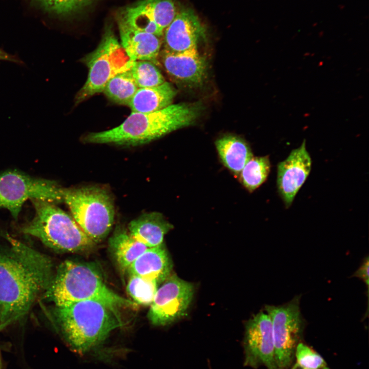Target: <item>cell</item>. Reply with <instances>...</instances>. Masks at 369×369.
I'll return each mask as SVG.
<instances>
[{"instance_id": "cell-1", "label": "cell", "mask_w": 369, "mask_h": 369, "mask_svg": "<svg viewBox=\"0 0 369 369\" xmlns=\"http://www.w3.org/2000/svg\"><path fill=\"white\" fill-rule=\"evenodd\" d=\"M0 250V329L24 317L49 288L54 271L45 254L8 234Z\"/></svg>"}, {"instance_id": "cell-2", "label": "cell", "mask_w": 369, "mask_h": 369, "mask_svg": "<svg viewBox=\"0 0 369 369\" xmlns=\"http://www.w3.org/2000/svg\"><path fill=\"white\" fill-rule=\"evenodd\" d=\"M52 312L54 329L71 350L81 354L97 349L124 325L118 309L96 300L54 306Z\"/></svg>"}, {"instance_id": "cell-3", "label": "cell", "mask_w": 369, "mask_h": 369, "mask_svg": "<svg viewBox=\"0 0 369 369\" xmlns=\"http://www.w3.org/2000/svg\"><path fill=\"white\" fill-rule=\"evenodd\" d=\"M197 104H171L157 111L133 112L120 125L111 129L91 132L87 143L136 146L149 143L175 130L193 124L200 114Z\"/></svg>"}, {"instance_id": "cell-4", "label": "cell", "mask_w": 369, "mask_h": 369, "mask_svg": "<svg viewBox=\"0 0 369 369\" xmlns=\"http://www.w3.org/2000/svg\"><path fill=\"white\" fill-rule=\"evenodd\" d=\"M43 298L61 306L93 300L114 308H135L136 303L116 294L104 281L97 268L90 263L66 260L58 266Z\"/></svg>"}, {"instance_id": "cell-5", "label": "cell", "mask_w": 369, "mask_h": 369, "mask_svg": "<svg viewBox=\"0 0 369 369\" xmlns=\"http://www.w3.org/2000/svg\"><path fill=\"white\" fill-rule=\"evenodd\" d=\"M35 209L33 218L20 228L44 244L60 252L79 253L90 250L95 244L72 216L49 201L31 199Z\"/></svg>"}, {"instance_id": "cell-6", "label": "cell", "mask_w": 369, "mask_h": 369, "mask_svg": "<svg viewBox=\"0 0 369 369\" xmlns=\"http://www.w3.org/2000/svg\"><path fill=\"white\" fill-rule=\"evenodd\" d=\"M63 200L72 217L95 243L108 236L114 223V202L108 191L97 186L63 188Z\"/></svg>"}, {"instance_id": "cell-7", "label": "cell", "mask_w": 369, "mask_h": 369, "mask_svg": "<svg viewBox=\"0 0 369 369\" xmlns=\"http://www.w3.org/2000/svg\"><path fill=\"white\" fill-rule=\"evenodd\" d=\"M88 68V77L75 97L78 105L102 92L108 81L116 74L130 69L133 61L128 56L112 28L107 27L97 47L83 59Z\"/></svg>"}, {"instance_id": "cell-8", "label": "cell", "mask_w": 369, "mask_h": 369, "mask_svg": "<svg viewBox=\"0 0 369 369\" xmlns=\"http://www.w3.org/2000/svg\"><path fill=\"white\" fill-rule=\"evenodd\" d=\"M63 188L55 181L31 176L17 170L0 174V209L9 211L17 219L24 202L40 199L58 203L63 200Z\"/></svg>"}, {"instance_id": "cell-9", "label": "cell", "mask_w": 369, "mask_h": 369, "mask_svg": "<svg viewBox=\"0 0 369 369\" xmlns=\"http://www.w3.org/2000/svg\"><path fill=\"white\" fill-rule=\"evenodd\" d=\"M300 296L280 306L267 305L265 310L272 322L275 358L278 369L291 364L303 328L299 308Z\"/></svg>"}, {"instance_id": "cell-10", "label": "cell", "mask_w": 369, "mask_h": 369, "mask_svg": "<svg viewBox=\"0 0 369 369\" xmlns=\"http://www.w3.org/2000/svg\"><path fill=\"white\" fill-rule=\"evenodd\" d=\"M157 290L148 318L155 326H165L183 317L192 301L193 284L175 275H170Z\"/></svg>"}, {"instance_id": "cell-11", "label": "cell", "mask_w": 369, "mask_h": 369, "mask_svg": "<svg viewBox=\"0 0 369 369\" xmlns=\"http://www.w3.org/2000/svg\"><path fill=\"white\" fill-rule=\"evenodd\" d=\"M177 12L173 0H141L122 9L117 21L161 37Z\"/></svg>"}, {"instance_id": "cell-12", "label": "cell", "mask_w": 369, "mask_h": 369, "mask_svg": "<svg viewBox=\"0 0 369 369\" xmlns=\"http://www.w3.org/2000/svg\"><path fill=\"white\" fill-rule=\"evenodd\" d=\"M244 365L256 368L261 365L278 369L276 365L271 320L260 312L245 324L243 339Z\"/></svg>"}, {"instance_id": "cell-13", "label": "cell", "mask_w": 369, "mask_h": 369, "mask_svg": "<svg viewBox=\"0 0 369 369\" xmlns=\"http://www.w3.org/2000/svg\"><path fill=\"white\" fill-rule=\"evenodd\" d=\"M312 168V159L306 150L305 140L293 150L277 166V186L286 208L292 203L305 181Z\"/></svg>"}, {"instance_id": "cell-14", "label": "cell", "mask_w": 369, "mask_h": 369, "mask_svg": "<svg viewBox=\"0 0 369 369\" xmlns=\"http://www.w3.org/2000/svg\"><path fill=\"white\" fill-rule=\"evenodd\" d=\"M163 49L179 53L197 49L205 36V29L193 10L188 8L178 11L163 32Z\"/></svg>"}, {"instance_id": "cell-15", "label": "cell", "mask_w": 369, "mask_h": 369, "mask_svg": "<svg viewBox=\"0 0 369 369\" xmlns=\"http://www.w3.org/2000/svg\"><path fill=\"white\" fill-rule=\"evenodd\" d=\"M161 62L167 73L174 80L189 85L198 86L207 75V63L198 49L174 53L162 49Z\"/></svg>"}, {"instance_id": "cell-16", "label": "cell", "mask_w": 369, "mask_h": 369, "mask_svg": "<svg viewBox=\"0 0 369 369\" xmlns=\"http://www.w3.org/2000/svg\"><path fill=\"white\" fill-rule=\"evenodd\" d=\"M120 44L133 61H150L157 65L162 42L160 37L118 22Z\"/></svg>"}, {"instance_id": "cell-17", "label": "cell", "mask_w": 369, "mask_h": 369, "mask_svg": "<svg viewBox=\"0 0 369 369\" xmlns=\"http://www.w3.org/2000/svg\"><path fill=\"white\" fill-rule=\"evenodd\" d=\"M172 263L163 243L148 248L128 269L130 275L163 282L170 275Z\"/></svg>"}, {"instance_id": "cell-18", "label": "cell", "mask_w": 369, "mask_h": 369, "mask_svg": "<svg viewBox=\"0 0 369 369\" xmlns=\"http://www.w3.org/2000/svg\"><path fill=\"white\" fill-rule=\"evenodd\" d=\"M173 228L162 214L152 212L144 213L132 220L127 230L137 241L152 248L162 244L165 235Z\"/></svg>"}, {"instance_id": "cell-19", "label": "cell", "mask_w": 369, "mask_h": 369, "mask_svg": "<svg viewBox=\"0 0 369 369\" xmlns=\"http://www.w3.org/2000/svg\"><path fill=\"white\" fill-rule=\"evenodd\" d=\"M176 94V90L167 81L154 87L139 88L128 106L133 112L157 111L171 105Z\"/></svg>"}, {"instance_id": "cell-20", "label": "cell", "mask_w": 369, "mask_h": 369, "mask_svg": "<svg viewBox=\"0 0 369 369\" xmlns=\"http://www.w3.org/2000/svg\"><path fill=\"white\" fill-rule=\"evenodd\" d=\"M215 145L222 162L236 176H239L246 163L253 157L248 144L236 136H223L216 141Z\"/></svg>"}, {"instance_id": "cell-21", "label": "cell", "mask_w": 369, "mask_h": 369, "mask_svg": "<svg viewBox=\"0 0 369 369\" xmlns=\"http://www.w3.org/2000/svg\"><path fill=\"white\" fill-rule=\"evenodd\" d=\"M112 254L119 269L128 270L132 263L148 248L133 238L127 230L118 228L109 241Z\"/></svg>"}, {"instance_id": "cell-22", "label": "cell", "mask_w": 369, "mask_h": 369, "mask_svg": "<svg viewBox=\"0 0 369 369\" xmlns=\"http://www.w3.org/2000/svg\"><path fill=\"white\" fill-rule=\"evenodd\" d=\"M138 89L129 70L118 73L110 79L102 92L114 102L128 106Z\"/></svg>"}, {"instance_id": "cell-23", "label": "cell", "mask_w": 369, "mask_h": 369, "mask_svg": "<svg viewBox=\"0 0 369 369\" xmlns=\"http://www.w3.org/2000/svg\"><path fill=\"white\" fill-rule=\"evenodd\" d=\"M271 170L268 156L252 157L245 165L239 176L242 184L250 192L259 187L267 179Z\"/></svg>"}, {"instance_id": "cell-24", "label": "cell", "mask_w": 369, "mask_h": 369, "mask_svg": "<svg viewBox=\"0 0 369 369\" xmlns=\"http://www.w3.org/2000/svg\"><path fill=\"white\" fill-rule=\"evenodd\" d=\"M45 12L58 16L74 14L96 0H30Z\"/></svg>"}, {"instance_id": "cell-25", "label": "cell", "mask_w": 369, "mask_h": 369, "mask_svg": "<svg viewBox=\"0 0 369 369\" xmlns=\"http://www.w3.org/2000/svg\"><path fill=\"white\" fill-rule=\"evenodd\" d=\"M130 71L138 88L154 87L166 81L156 65L150 61H133Z\"/></svg>"}, {"instance_id": "cell-26", "label": "cell", "mask_w": 369, "mask_h": 369, "mask_svg": "<svg viewBox=\"0 0 369 369\" xmlns=\"http://www.w3.org/2000/svg\"><path fill=\"white\" fill-rule=\"evenodd\" d=\"M158 283L155 280L130 275L127 291L136 303L150 305L156 291Z\"/></svg>"}, {"instance_id": "cell-27", "label": "cell", "mask_w": 369, "mask_h": 369, "mask_svg": "<svg viewBox=\"0 0 369 369\" xmlns=\"http://www.w3.org/2000/svg\"><path fill=\"white\" fill-rule=\"evenodd\" d=\"M297 363L306 369H320L326 363L322 357L302 343H298L295 349Z\"/></svg>"}, {"instance_id": "cell-28", "label": "cell", "mask_w": 369, "mask_h": 369, "mask_svg": "<svg viewBox=\"0 0 369 369\" xmlns=\"http://www.w3.org/2000/svg\"><path fill=\"white\" fill-rule=\"evenodd\" d=\"M368 257L364 259L360 268L355 272L353 276L357 277L363 280L367 286L368 285Z\"/></svg>"}, {"instance_id": "cell-29", "label": "cell", "mask_w": 369, "mask_h": 369, "mask_svg": "<svg viewBox=\"0 0 369 369\" xmlns=\"http://www.w3.org/2000/svg\"><path fill=\"white\" fill-rule=\"evenodd\" d=\"M0 60L10 61L12 62H18V60L13 56L7 53L0 49Z\"/></svg>"}, {"instance_id": "cell-30", "label": "cell", "mask_w": 369, "mask_h": 369, "mask_svg": "<svg viewBox=\"0 0 369 369\" xmlns=\"http://www.w3.org/2000/svg\"><path fill=\"white\" fill-rule=\"evenodd\" d=\"M0 369H5L1 350H0Z\"/></svg>"}, {"instance_id": "cell-31", "label": "cell", "mask_w": 369, "mask_h": 369, "mask_svg": "<svg viewBox=\"0 0 369 369\" xmlns=\"http://www.w3.org/2000/svg\"><path fill=\"white\" fill-rule=\"evenodd\" d=\"M292 369H306V368L302 367V366H301L300 365H299V364H298V363H296L293 366V367H292Z\"/></svg>"}, {"instance_id": "cell-32", "label": "cell", "mask_w": 369, "mask_h": 369, "mask_svg": "<svg viewBox=\"0 0 369 369\" xmlns=\"http://www.w3.org/2000/svg\"><path fill=\"white\" fill-rule=\"evenodd\" d=\"M320 369H329V368H327V367H326L325 366V367H323V368H320Z\"/></svg>"}]
</instances>
